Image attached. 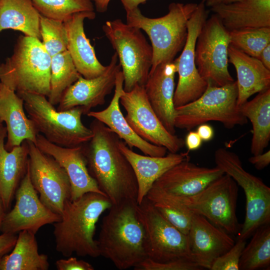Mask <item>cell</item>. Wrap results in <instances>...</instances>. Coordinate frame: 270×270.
Returning a JSON list of instances; mask_svg holds the SVG:
<instances>
[{"label": "cell", "mask_w": 270, "mask_h": 270, "mask_svg": "<svg viewBox=\"0 0 270 270\" xmlns=\"http://www.w3.org/2000/svg\"><path fill=\"white\" fill-rule=\"evenodd\" d=\"M102 30L117 54L125 92L144 86L152 67V48L141 30L120 19L108 20Z\"/></svg>", "instance_id": "cell-8"}, {"label": "cell", "mask_w": 270, "mask_h": 270, "mask_svg": "<svg viewBox=\"0 0 270 270\" xmlns=\"http://www.w3.org/2000/svg\"><path fill=\"white\" fill-rule=\"evenodd\" d=\"M229 31L270 27V0H242L210 8Z\"/></svg>", "instance_id": "cell-28"}, {"label": "cell", "mask_w": 270, "mask_h": 270, "mask_svg": "<svg viewBox=\"0 0 270 270\" xmlns=\"http://www.w3.org/2000/svg\"><path fill=\"white\" fill-rule=\"evenodd\" d=\"M248 161L258 170H262L270 163V150L257 155H253L248 158Z\"/></svg>", "instance_id": "cell-42"}, {"label": "cell", "mask_w": 270, "mask_h": 270, "mask_svg": "<svg viewBox=\"0 0 270 270\" xmlns=\"http://www.w3.org/2000/svg\"><path fill=\"white\" fill-rule=\"evenodd\" d=\"M245 246L239 263L240 270H256L270 267V224L258 228Z\"/></svg>", "instance_id": "cell-33"}, {"label": "cell", "mask_w": 270, "mask_h": 270, "mask_svg": "<svg viewBox=\"0 0 270 270\" xmlns=\"http://www.w3.org/2000/svg\"><path fill=\"white\" fill-rule=\"evenodd\" d=\"M187 236L191 258L203 269L210 270L213 262L235 243L230 234L195 213Z\"/></svg>", "instance_id": "cell-20"}, {"label": "cell", "mask_w": 270, "mask_h": 270, "mask_svg": "<svg viewBox=\"0 0 270 270\" xmlns=\"http://www.w3.org/2000/svg\"><path fill=\"white\" fill-rule=\"evenodd\" d=\"M216 166L230 176L244 190L246 216L238 240L250 238L260 226L270 224V188L262 179L245 170L238 156L224 148L214 152Z\"/></svg>", "instance_id": "cell-10"}, {"label": "cell", "mask_w": 270, "mask_h": 270, "mask_svg": "<svg viewBox=\"0 0 270 270\" xmlns=\"http://www.w3.org/2000/svg\"><path fill=\"white\" fill-rule=\"evenodd\" d=\"M229 32L230 46L256 58L270 44V27L244 28Z\"/></svg>", "instance_id": "cell-35"}, {"label": "cell", "mask_w": 270, "mask_h": 270, "mask_svg": "<svg viewBox=\"0 0 270 270\" xmlns=\"http://www.w3.org/2000/svg\"><path fill=\"white\" fill-rule=\"evenodd\" d=\"M118 55L114 52L102 74L92 78H86L80 76L64 91L56 110L62 111L82 106L86 115L92 108L104 104L106 96L114 88L116 74L121 70L120 64H118Z\"/></svg>", "instance_id": "cell-17"}, {"label": "cell", "mask_w": 270, "mask_h": 270, "mask_svg": "<svg viewBox=\"0 0 270 270\" xmlns=\"http://www.w3.org/2000/svg\"><path fill=\"white\" fill-rule=\"evenodd\" d=\"M120 102L126 112L124 116L133 130L142 138L153 144L176 153L184 145V140L170 134L152 108L144 86L136 85L122 94Z\"/></svg>", "instance_id": "cell-14"}, {"label": "cell", "mask_w": 270, "mask_h": 270, "mask_svg": "<svg viewBox=\"0 0 270 270\" xmlns=\"http://www.w3.org/2000/svg\"><path fill=\"white\" fill-rule=\"evenodd\" d=\"M236 81L223 86L208 84L197 100L175 108L174 126L190 130L210 121L222 123L228 129L247 124L248 120L238 105Z\"/></svg>", "instance_id": "cell-7"}, {"label": "cell", "mask_w": 270, "mask_h": 270, "mask_svg": "<svg viewBox=\"0 0 270 270\" xmlns=\"http://www.w3.org/2000/svg\"><path fill=\"white\" fill-rule=\"evenodd\" d=\"M28 145V168L32 184L42 202L60 215L64 202L70 198V183L64 169L51 156L42 152L35 144Z\"/></svg>", "instance_id": "cell-13"}, {"label": "cell", "mask_w": 270, "mask_h": 270, "mask_svg": "<svg viewBox=\"0 0 270 270\" xmlns=\"http://www.w3.org/2000/svg\"><path fill=\"white\" fill-rule=\"evenodd\" d=\"M229 30L213 14L206 19L198 37L195 61L202 78L214 86H223L234 80L228 70Z\"/></svg>", "instance_id": "cell-11"}, {"label": "cell", "mask_w": 270, "mask_h": 270, "mask_svg": "<svg viewBox=\"0 0 270 270\" xmlns=\"http://www.w3.org/2000/svg\"><path fill=\"white\" fill-rule=\"evenodd\" d=\"M9 254L0 256V270H47L48 256L38 252L35 234L27 230L18 233Z\"/></svg>", "instance_id": "cell-30"}, {"label": "cell", "mask_w": 270, "mask_h": 270, "mask_svg": "<svg viewBox=\"0 0 270 270\" xmlns=\"http://www.w3.org/2000/svg\"><path fill=\"white\" fill-rule=\"evenodd\" d=\"M224 174L217 166H200L190 162L188 158L168 170L152 188L166 196L188 197L200 192Z\"/></svg>", "instance_id": "cell-18"}, {"label": "cell", "mask_w": 270, "mask_h": 270, "mask_svg": "<svg viewBox=\"0 0 270 270\" xmlns=\"http://www.w3.org/2000/svg\"><path fill=\"white\" fill-rule=\"evenodd\" d=\"M5 211L4 209L2 203L0 200V226L3 217L5 214Z\"/></svg>", "instance_id": "cell-49"}, {"label": "cell", "mask_w": 270, "mask_h": 270, "mask_svg": "<svg viewBox=\"0 0 270 270\" xmlns=\"http://www.w3.org/2000/svg\"><path fill=\"white\" fill-rule=\"evenodd\" d=\"M124 78L122 70L116 76L114 92L109 105L100 111H90L87 116L104 124L115 133L130 148L140 150L144 154L152 156H163L168 150L164 147L153 144L140 137L131 128L122 114L120 98L124 91Z\"/></svg>", "instance_id": "cell-22"}, {"label": "cell", "mask_w": 270, "mask_h": 270, "mask_svg": "<svg viewBox=\"0 0 270 270\" xmlns=\"http://www.w3.org/2000/svg\"><path fill=\"white\" fill-rule=\"evenodd\" d=\"M112 206L108 198L88 192L74 200L66 201L60 219L53 224L56 251L66 257L100 256L94 239L96 224L102 214Z\"/></svg>", "instance_id": "cell-2"}, {"label": "cell", "mask_w": 270, "mask_h": 270, "mask_svg": "<svg viewBox=\"0 0 270 270\" xmlns=\"http://www.w3.org/2000/svg\"><path fill=\"white\" fill-rule=\"evenodd\" d=\"M197 6L172 2L168 14L157 18L144 16L138 7L126 12V23L144 30L150 40L153 56L150 72L160 64L174 61L182 50L188 35V22Z\"/></svg>", "instance_id": "cell-4"}, {"label": "cell", "mask_w": 270, "mask_h": 270, "mask_svg": "<svg viewBox=\"0 0 270 270\" xmlns=\"http://www.w3.org/2000/svg\"><path fill=\"white\" fill-rule=\"evenodd\" d=\"M17 238L16 234L5 232L0 235V256L7 254L13 249Z\"/></svg>", "instance_id": "cell-41"}, {"label": "cell", "mask_w": 270, "mask_h": 270, "mask_svg": "<svg viewBox=\"0 0 270 270\" xmlns=\"http://www.w3.org/2000/svg\"><path fill=\"white\" fill-rule=\"evenodd\" d=\"M136 208L145 232L148 258L158 262L192 260L187 235L167 221L146 197Z\"/></svg>", "instance_id": "cell-12"}, {"label": "cell", "mask_w": 270, "mask_h": 270, "mask_svg": "<svg viewBox=\"0 0 270 270\" xmlns=\"http://www.w3.org/2000/svg\"><path fill=\"white\" fill-rule=\"evenodd\" d=\"M80 76L68 50L52 56L48 100L54 106L58 104L66 89Z\"/></svg>", "instance_id": "cell-32"}, {"label": "cell", "mask_w": 270, "mask_h": 270, "mask_svg": "<svg viewBox=\"0 0 270 270\" xmlns=\"http://www.w3.org/2000/svg\"><path fill=\"white\" fill-rule=\"evenodd\" d=\"M51 56L42 42L20 36L12 54L0 65V82L15 92H26L48 96Z\"/></svg>", "instance_id": "cell-6"}, {"label": "cell", "mask_w": 270, "mask_h": 270, "mask_svg": "<svg viewBox=\"0 0 270 270\" xmlns=\"http://www.w3.org/2000/svg\"><path fill=\"white\" fill-rule=\"evenodd\" d=\"M6 127L0 129V200L5 212L11 206L16 192L25 174L28 162V145L26 140L11 150H6L4 139Z\"/></svg>", "instance_id": "cell-25"}, {"label": "cell", "mask_w": 270, "mask_h": 270, "mask_svg": "<svg viewBox=\"0 0 270 270\" xmlns=\"http://www.w3.org/2000/svg\"><path fill=\"white\" fill-rule=\"evenodd\" d=\"M196 132L202 140L205 142L210 140L214 136V130L212 127L206 123L198 126Z\"/></svg>", "instance_id": "cell-44"}, {"label": "cell", "mask_w": 270, "mask_h": 270, "mask_svg": "<svg viewBox=\"0 0 270 270\" xmlns=\"http://www.w3.org/2000/svg\"><path fill=\"white\" fill-rule=\"evenodd\" d=\"M93 136L83 144L90 176L112 205L137 202L138 186L133 169L119 148L121 139L104 124L94 119Z\"/></svg>", "instance_id": "cell-1"}, {"label": "cell", "mask_w": 270, "mask_h": 270, "mask_svg": "<svg viewBox=\"0 0 270 270\" xmlns=\"http://www.w3.org/2000/svg\"><path fill=\"white\" fill-rule=\"evenodd\" d=\"M207 17L204 2L202 1L188 22V35L182 53L174 60L178 76L174 96L175 108L197 100L207 87L208 84L200 74L195 61L196 42Z\"/></svg>", "instance_id": "cell-15"}, {"label": "cell", "mask_w": 270, "mask_h": 270, "mask_svg": "<svg viewBox=\"0 0 270 270\" xmlns=\"http://www.w3.org/2000/svg\"><path fill=\"white\" fill-rule=\"evenodd\" d=\"M68 259H60L56 261L58 270H94V267L88 262L78 260L76 257H68Z\"/></svg>", "instance_id": "cell-40"}, {"label": "cell", "mask_w": 270, "mask_h": 270, "mask_svg": "<svg viewBox=\"0 0 270 270\" xmlns=\"http://www.w3.org/2000/svg\"><path fill=\"white\" fill-rule=\"evenodd\" d=\"M95 17L94 11L80 12L64 22L67 32V50L77 70L86 78L97 77L106 68V66L98 60L94 48L84 33V20H93Z\"/></svg>", "instance_id": "cell-23"}, {"label": "cell", "mask_w": 270, "mask_h": 270, "mask_svg": "<svg viewBox=\"0 0 270 270\" xmlns=\"http://www.w3.org/2000/svg\"><path fill=\"white\" fill-rule=\"evenodd\" d=\"M160 194L200 214L230 235H238L242 226L236 210L238 185L230 176L224 174L194 196L179 198Z\"/></svg>", "instance_id": "cell-9"}, {"label": "cell", "mask_w": 270, "mask_h": 270, "mask_svg": "<svg viewBox=\"0 0 270 270\" xmlns=\"http://www.w3.org/2000/svg\"><path fill=\"white\" fill-rule=\"evenodd\" d=\"M2 126H3V125H2V123H0V128L2 127Z\"/></svg>", "instance_id": "cell-50"}, {"label": "cell", "mask_w": 270, "mask_h": 270, "mask_svg": "<svg viewBox=\"0 0 270 270\" xmlns=\"http://www.w3.org/2000/svg\"><path fill=\"white\" fill-rule=\"evenodd\" d=\"M148 0H120L126 12L132 10Z\"/></svg>", "instance_id": "cell-46"}, {"label": "cell", "mask_w": 270, "mask_h": 270, "mask_svg": "<svg viewBox=\"0 0 270 270\" xmlns=\"http://www.w3.org/2000/svg\"><path fill=\"white\" fill-rule=\"evenodd\" d=\"M206 0H202V1L203 2H205Z\"/></svg>", "instance_id": "cell-51"}, {"label": "cell", "mask_w": 270, "mask_h": 270, "mask_svg": "<svg viewBox=\"0 0 270 270\" xmlns=\"http://www.w3.org/2000/svg\"><path fill=\"white\" fill-rule=\"evenodd\" d=\"M4 122L8 151L25 140L35 144L39 134L32 120L26 115L24 100L15 92L0 82V122Z\"/></svg>", "instance_id": "cell-24"}, {"label": "cell", "mask_w": 270, "mask_h": 270, "mask_svg": "<svg viewBox=\"0 0 270 270\" xmlns=\"http://www.w3.org/2000/svg\"><path fill=\"white\" fill-rule=\"evenodd\" d=\"M177 72L174 60L162 63L149 73L144 84L148 102L165 128L175 134V106L174 104V76Z\"/></svg>", "instance_id": "cell-21"}, {"label": "cell", "mask_w": 270, "mask_h": 270, "mask_svg": "<svg viewBox=\"0 0 270 270\" xmlns=\"http://www.w3.org/2000/svg\"><path fill=\"white\" fill-rule=\"evenodd\" d=\"M202 141L196 132L190 131L184 140V144L188 148V152L199 148L201 146Z\"/></svg>", "instance_id": "cell-43"}, {"label": "cell", "mask_w": 270, "mask_h": 270, "mask_svg": "<svg viewBox=\"0 0 270 270\" xmlns=\"http://www.w3.org/2000/svg\"><path fill=\"white\" fill-rule=\"evenodd\" d=\"M136 270H200L197 264L190 260L158 262L147 258L134 268Z\"/></svg>", "instance_id": "cell-39"}, {"label": "cell", "mask_w": 270, "mask_h": 270, "mask_svg": "<svg viewBox=\"0 0 270 270\" xmlns=\"http://www.w3.org/2000/svg\"><path fill=\"white\" fill-rule=\"evenodd\" d=\"M257 58L266 68L270 70V44L262 50Z\"/></svg>", "instance_id": "cell-45"}, {"label": "cell", "mask_w": 270, "mask_h": 270, "mask_svg": "<svg viewBox=\"0 0 270 270\" xmlns=\"http://www.w3.org/2000/svg\"><path fill=\"white\" fill-rule=\"evenodd\" d=\"M42 44L52 56L67 50V32L64 22L40 15Z\"/></svg>", "instance_id": "cell-37"}, {"label": "cell", "mask_w": 270, "mask_h": 270, "mask_svg": "<svg viewBox=\"0 0 270 270\" xmlns=\"http://www.w3.org/2000/svg\"><path fill=\"white\" fill-rule=\"evenodd\" d=\"M35 145L42 152L52 156L66 170L70 183V200L88 192L106 196L88 172L83 145L61 146L49 142L40 134L37 136Z\"/></svg>", "instance_id": "cell-19"}, {"label": "cell", "mask_w": 270, "mask_h": 270, "mask_svg": "<svg viewBox=\"0 0 270 270\" xmlns=\"http://www.w3.org/2000/svg\"><path fill=\"white\" fill-rule=\"evenodd\" d=\"M44 16L65 21L76 13L94 11L91 0H31Z\"/></svg>", "instance_id": "cell-36"}, {"label": "cell", "mask_w": 270, "mask_h": 270, "mask_svg": "<svg viewBox=\"0 0 270 270\" xmlns=\"http://www.w3.org/2000/svg\"><path fill=\"white\" fill-rule=\"evenodd\" d=\"M228 56V62L233 64L236 72L239 107L252 95L270 88V70L259 60L230 46Z\"/></svg>", "instance_id": "cell-27"}, {"label": "cell", "mask_w": 270, "mask_h": 270, "mask_svg": "<svg viewBox=\"0 0 270 270\" xmlns=\"http://www.w3.org/2000/svg\"><path fill=\"white\" fill-rule=\"evenodd\" d=\"M40 15L31 0H0V32L12 29L40 40Z\"/></svg>", "instance_id": "cell-29"}, {"label": "cell", "mask_w": 270, "mask_h": 270, "mask_svg": "<svg viewBox=\"0 0 270 270\" xmlns=\"http://www.w3.org/2000/svg\"><path fill=\"white\" fill-rule=\"evenodd\" d=\"M146 197L167 221L182 234L188 235L194 212L152 188Z\"/></svg>", "instance_id": "cell-34"}, {"label": "cell", "mask_w": 270, "mask_h": 270, "mask_svg": "<svg viewBox=\"0 0 270 270\" xmlns=\"http://www.w3.org/2000/svg\"><path fill=\"white\" fill-rule=\"evenodd\" d=\"M94 2L97 12H104L108 10L110 0H91Z\"/></svg>", "instance_id": "cell-47"}, {"label": "cell", "mask_w": 270, "mask_h": 270, "mask_svg": "<svg viewBox=\"0 0 270 270\" xmlns=\"http://www.w3.org/2000/svg\"><path fill=\"white\" fill-rule=\"evenodd\" d=\"M246 245V240H238L230 249L213 262L210 270H238L240 258Z\"/></svg>", "instance_id": "cell-38"}, {"label": "cell", "mask_w": 270, "mask_h": 270, "mask_svg": "<svg viewBox=\"0 0 270 270\" xmlns=\"http://www.w3.org/2000/svg\"><path fill=\"white\" fill-rule=\"evenodd\" d=\"M240 0H206L204 3L205 6L211 8L218 4H229Z\"/></svg>", "instance_id": "cell-48"}, {"label": "cell", "mask_w": 270, "mask_h": 270, "mask_svg": "<svg viewBox=\"0 0 270 270\" xmlns=\"http://www.w3.org/2000/svg\"><path fill=\"white\" fill-rule=\"evenodd\" d=\"M14 197V206L5 212L2 220L0 226L2 233L16 234L27 230L36 234L44 226L53 224L60 219V215L52 211L40 199L32 184L28 166Z\"/></svg>", "instance_id": "cell-16"}, {"label": "cell", "mask_w": 270, "mask_h": 270, "mask_svg": "<svg viewBox=\"0 0 270 270\" xmlns=\"http://www.w3.org/2000/svg\"><path fill=\"white\" fill-rule=\"evenodd\" d=\"M240 108L252 124L251 153L253 155L260 154L268 146L270 140V88L258 92Z\"/></svg>", "instance_id": "cell-31"}, {"label": "cell", "mask_w": 270, "mask_h": 270, "mask_svg": "<svg viewBox=\"0 0 270 270\" xmlns=\"http://www.w3.org/2000/svg\"><path fill=\"white\" fill-rule=\"evenodd\" d=\"M137 202L112 205L103 218L98 246L100 254L120 270L134 268L148 258L144 228Z\"/></svg>", "instance_id": "cell-3"}, {"label": "cell", "mask_w": 270, "mask_h": 270, "mask_svg": "<svg viewBox=\"0 0 270 270\" xmlns=\"http://www.w3.org/2000/svg\"><path fill=\"white\" fill-rule=\"evenodd\" d=\"M118 146L130 163L136 177L138 204L146 197L156 180L171 168L189 158L188 152L180 154L170 152L163 156L142 155L134 152L122 140Z\"/></svg>", "instance_id": "cell-26"}, {"label": "cell", "mask_w": 270, "mask_h": 270, "mask_svg": "<svg viewBox=\"0 0 270 270\" xmlns=\"http://www.w3.org/2000/svg\"><path fill=\"white\" fill-rule=\"evenodd\" d=\"M24 102V108L39 134L49 142L67 148L83 145L93 134L82 122V106L57 110L44 95L26 92H16Z\"/></svg>", "instance_id": "cell-5"}]
</instances>
